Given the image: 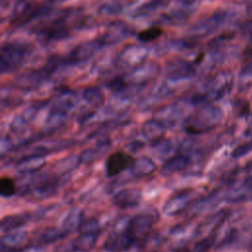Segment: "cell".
<instances>
[{"label": "cell", "instance_id": "277c9868", "mask_svg": "<svg viewBox=\"0 0 252 252\" xmlns=\"http://www.w3.org/2000/svg\"><path fill=\"white\" fill-rule=\"evenodd\" d=\"M225 13L215 14L197 23V25H195V27L192 29V32L197 35H206L218 29L225 21Z\"/></svg>", "mask_w": 252, "mask_h": 252}, {"label": "cell", "instance_id": "3957f363", "mask_svg": "<svg viewBox=\"0 0 252 252\" xmlns=\"http://www.w3.org/2000/svg\"><path fill=\"white\" fill-rule=\"evenodd\" d=\"M102 44L103 43L101 39L85 42L77 46L76 48H74L65 58L64 62L67 64H76V63L83 62L89 59Z\"/></svg>", "mask_w": 252, "mask_h": 252}, {"label": "cell", "instance_id": "52a82bcc", "mask_svg": "<svg viewBox=\"0 0 252 252\" xmlns=\"http://www.w3.org/2000/svg\"><path fill=\"white\" fill-rule=\"evenodd\" d=\"M139 198L140 194L139 192H136V190H123L118 193L115 200L120 206L129 207L136 205L139 202Z\"/></svg>", "mask_w": 252, "mask_h": 252}, {"label": "cell", "instance_id": "6da1fadb", "mask_svg": "<svg viewBox=\"0 0 252 252\" xmlns=\"http://www.w3.org/2000/svg\"><path fill=\"white\" fill-rule=\"evenodd\" d=\"M28 48L20 43H7L2 46L0 54V67L2 73L11 72L22 65Z\"/></svg>", "mask_w": 252, "mask_h": 252}, {"label": "cell", "instance_id": "30bf717a", "mask_svg": "<svg viewBox=\"0 0 252 252\" xmlns=\"http://www.w3.org/2000/svg\"><path fill=\"white\" fill-rule=\"evenodd\" d=\"M160 30L158 29V28H151L147 31H144L142 32L140 34H139V38L141 40H153L155 38H157L159 34H160Z\"/></svg>", "mask_w": 252, "mask_h": 252}, {"label": "cell", "instance_id": "5b68a950", "mask_svg": "<svg viewBox=\"0 0 252 252\" xmlns=\"http://www.w3.org/2000/svg\"><path fill=\"white\" fill-rule=\"evenodd\" d=\"M232 78L229 73H221L214 78L208 88V94L214 97L222 96L231 87Z\"/></svg>", "mask_w": 252, "mask_h": 252}, {"label": "cell", "instance_id": "9c48e42d", "mask_svg": "<svg viewBox=\"0 0 252 252\" xmlns=\"http://www.w3.org/2000/svg\"><path fill=\"white\" fill-rule=\"evenodd\" d=\"M16 184L13 179L7 176H3L0 179V194L3 197H11L16 193Z\"/></svg>", "mask_w": 252, "mask_h": 252}, {"label": "cell", "instance_id": "ba28073f", "mask_svg": "<svg viewBox=\"0 0 252 252\" xmlns=\"http://www.w3.org/2000/svg\"><path fill=\"white\" fill-rule=\"evenodd\" d=\"M168 73L172 78H182L191 76L194 73V70L189 64L185 62H178L172 65V68L170 69V71H168Z\"/></svg>", "mask_w": 252, "mask_h": 252}, {"label": "cell", "instance_id": "8992f818", "mask_svg": "<svg viewBox=\"0 0 252 252\" xmlns=\"http://www.w3.org/2000/svg\"><path fill=\"white\" fill-rule=\"evenodd\" d=\"M146 57V53L144 52L143 48L140 46H133L132 48H127L121 54L122 65L123 66H134L135 63L143 61Z\"/></svg>", "mask_w": 252, "mask_h": 252}, {"label": "cell", "instance_id": "7a4b0ae2", "mask_svg": "<svg viewBox=\"0 0 252 252\" xmlns=\"http://www.w3.org/2000/svg\"><path fill=\"white\" fill-rule=\"evenodd\" d=\"M136 159L133 156L122 151L114 152L108 156L105 161V171L107 176L113 177L121 172L134 167Z\"/></svg>", "mask_w": 252, "mask_h": 252}]
</instances>
